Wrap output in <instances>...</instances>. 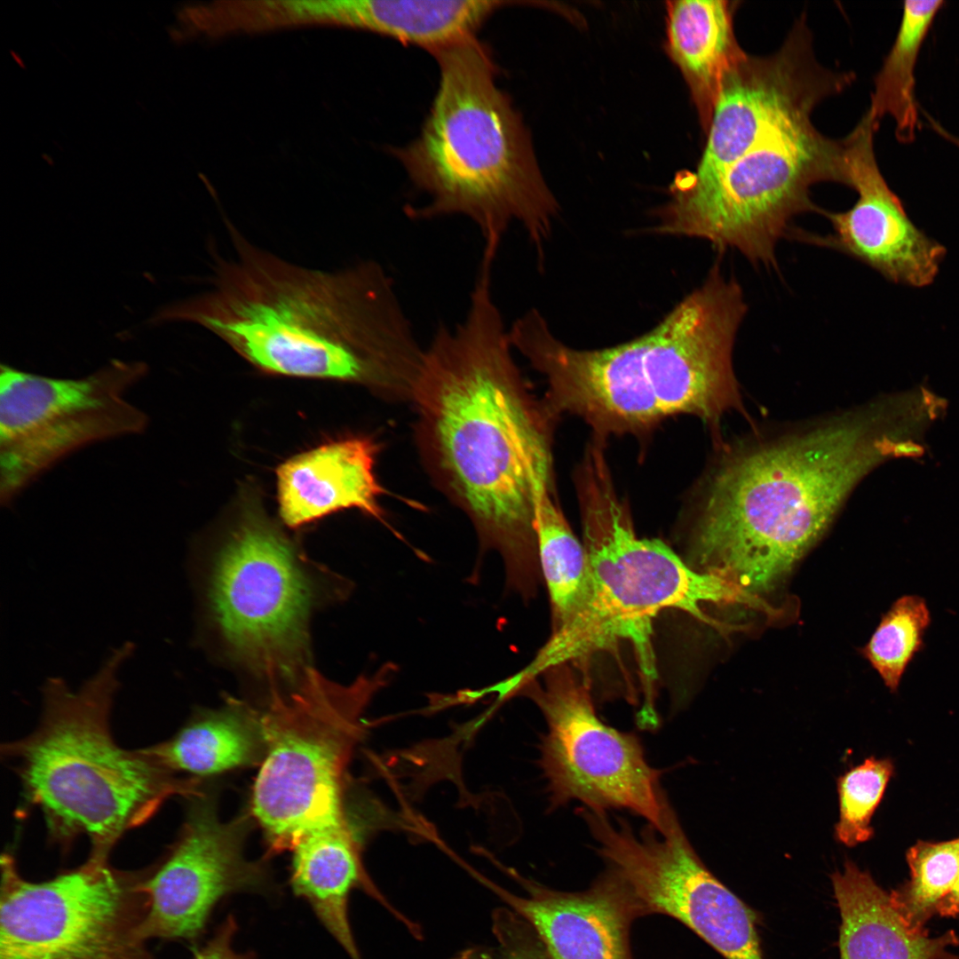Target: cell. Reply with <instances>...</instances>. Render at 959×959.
<instances>
[{
    "instance_id": "ffe728a7",
    "label": "cell",
    "mask_w": 959,
    "mask_h": 959,
    "mask_svg": "<svg viewBox=\"0 0 959 959\" xmlns=\"http://www.w3.org/2000/svg\"><path fill=\"white\" fill-rule=\"evenodd\" d=\"M535 533L553 630L534 662L546 669L577 658L591 612L593 588L585 548L572 531L556 494L537 495Z\"/></svg>"
},
{
    "instance_id": "8992f818",
    "label": "cell",
    "mask_w": 959,
    "mask_h": 959,
    "mask_svg": "<svg viewBox=\"0 0 959 959\" xmlns=\"http://www.w3.org/2000/svg\"><path fill=\"white\" fill-rule=\"evenodd\" d=\"M125 641L113 648L79 688L50 677L41 688L38 725L1 747L28 804L41 811L52 841L65 848L85 836L90 855L108 858L129 830L147 822L173 797L200 794L201 780L169 771L143 749L114 739L110 717L133 655Z\"/></svg>"
},
{
    "instance_id": "9c48e42d",
    "label": "cell",
    "mask_w": 959,
    "mask_h": 959,
    "mask_svg": "<svg viewBox=\"0 0 959 959\" xmlns=\"http://www.w3.org/2000/svg\"><path fill=\"white\" fill-rule=\"evenodd\" d=\"M821 181L844 184L843 139L820 133L811 120L779 130L696 189L670 188L656 212L654 231L706 240L724 251L776 266L775 250L789 221L820 212L810 188Z\"/></svg>"
},
{
    "instance_id": "d6986e66",
    "label": "cell",
    "mask_w": 959,
    "mask_h": 959,
    "mask_svg": "<svg viewBox=\"0 0 959 959\" xmlns=\"http://www.w3.org/2000/svg\"><path fill=\"white\" fill-rule=\"evenodd\" d=\"M831 882L841 918L839 959H959L949 951L959 945L955 931L931 937L913 929L890 893L853 861L845 860Z\"/></svg>"
},
{
    "instance_id": "4fadbf2b",
    "label": "cell",
    "mask_w": 959,
    "mask_h": 959,
    "mask_svg": "<svg viewBox=\"0 0 959 959\" xmlns=\"http://www.w3.org/2000/svg\"><path fill=\"white\" fill-rule=\"evenodd\" d=\"M535 677L542 683L519 678L512 694L531 698L546 720L539 760L551 807L578 800L592 811L624 809L662 832L671 806L639 739L598 718L589 684L568 662Z\"/></svg>"
},
{
    "instance_id": "5bb4252c",
    "label": "cell",
    "mask_w": 959,
    "mask_h": 959,
    "mask_svg": "<svg viewBox=\"0 0 959 959\" xmlns=\"http://www.w3.org/2000/svg\"><path fill=\"white\" fill-rule=\"evenodd\" d=\"M852 73L836 72L815 59L810 32L799 20L775 53L747 55L725 75L694 172L676 178L672 188L696 189L765 139L787 126L810 121L817 105L842 91Z\"/></svg>"
},
{
    "instance_id": "7c38bea8",
    "label": "cell",
    "mask_w": 959,
    "mask_h": 959,
    "mask_svg": "<svg viewBox=\"0 0 959 959\" xmlns=\"http://www.w3.org/2000/svg\"><path fill=\"white\" fill-rule=\"evenodd\" d=\"M314 586L287 539L262 520L243 523L208 581L212 620L242 663L272 680L298 682L308 666Z\"/></svg>"
},
{
    "instance_id": "e0dca14e",
    "label": "cell",
    "mask_w": 959,
    "mask_h": 959,
    "mask_svg": "<svg viewBox=\"0 0 959 959\" xmlns=\"http://www.w3.org/2000/svg\"><path fill=\"white\" fill-rule=\"evenodd\" d=\"M511 874L527 895L476 876L533 928L551 959H633L630 931L644 915L614 871L607 868L580 892L553 890Z\"/></svg>"
},
{
    "instance_id": "4316f807",
    "label": "cell",
    "mask_w": 959,
    "mask_h": 959,
    "mask_svg": "<svg viewBox=\"0 0 959 959\" xmlns=\"http://www.w3.org/2000/svg\"><path fill=\"white\" fill-rule=\"evenodd\" d=\"M931 622V611L925 599L917 595H903L882 616L862 649L891 692L898 690L908 665L923 650Z\"/></svg>"
},
{
    "instance_id": "52a82bcc",
    "label": "cell",
    "mask_w": 959,
    "mask_h": 959,
    "mask_svg": "<svg viewBox=\"0 0 959 959\" xmlns=\"http://www.w3.org/2000/svg\"><path fill=\"white\" fill-rule=\"evenodd\" d=\"M583 543L593 600L579 658L625 641L640 671L643 702L638 716L657 717V669L653 623L667 608L684 611L717 629H739L707 616L703 603H739L766 611L757 596L716 575L690 567L660 539L639 538L625 499L616 491L605 447L589 444L575 470Z\"/></svg>"
},
{
    "instance_id": "30bf717a",
    "label": "cell",
    "mask_w": 959,
    "mask_h": 959,
    "mask_svg": "<svg viewBox=\"0 0 959 959\" xmlns=\"http://www.w3.org/2000/svg\"><path fill=\"white\" fill-rule=\"evenodd\" d=\"M1 873L0 959H154L140 935L146 876L91 855L74 869L31 882L4 853Z\"/></svg>"
},
{
    "instance_id": "8fae6325",
    "label": "cell",
    "mask_w": 959,
    "mask_h": 959,
    "mask_svg": "<svg viewBox=\"0 0 959 959\" xmlns=\"http://www.w3.org/2000/svg\"><path fill=\"white\" fill-rule=\"evenodd\" d=\"M148 371L143 361L114 359L79 378L0 367V502L69 454L90 444L141 433L147 415L126 392Z\"/></svg>"
},
{
    "instance_id": "3957f363",
    "label": "cell",
    "mask_w": 959,
    "mask_h": 959,
    "mask_svg": "<svg viewBox=\"0 0 959 959\" xmlns=\"http://www.w3.org/2000/svg\"><path fill=\"white\" fill-rule=\"evenodd\" d=\"M923 424L896 394L860 414L725 462L695 487L690 556L699 570L767 591L823 534L879 464L924 453Z\"/></svg>"
},
{
    "instance_id": "9a60e30c",
    "label": "cell",
    "mask_w": 959,
    "mask_h": 959,
    "mask_svg": "<svg viewBox=\"0 0 959 959\" xmlns=\"http://www.w3.org/2000/svg\"><path fill=\"white\" fill-rule=\"evenodd\" d=\"M187 799L178 839L162 865L141 884L147 899L140 925L144 940L197 938L222 899L269 888L264 864L248 860L244 853L249 817L221 820L216 802L204 791Z\"/></svg>"
},
{
    "instance_id": "7a4b0ae2",
    "label": "cell",
    "mask_w": 959,
    "mask_h": 959,
    "mask_svg": "<svg viewBox=\"0 0 959 959\" xmlns=\"http://www.w3.org/2000/svg\"><path fill=\"white\" fill-rule=\"evenodd\" d=\"M223 219L231 250L213 254L208 288L162 308L155 323L196 324L263 371L358 383L410 401L424 347L384 266H304Z\"/></svg>"
},
{
    "instance_id": "f546056e",
    "label": "cell",
    "mask_w": 959,
    "mask_h": 959,
    "mask_svg": "<svg viewBox=\"0 0 959 959\" xmlns=\"http://www.w3.org/2000/svg\"><path fill=\"white\" fill-rule=\"evenodd\" d=\"M236 931L235 918L229 915L193 959H253L250 955L238 953L233 947V939Z\"/></svg>"
},
{
    "instance_id": "ac0fdd59",
    "label": "cell",
    "mask_w": 959,
    "mask_h": 959,
    "mask_svg": "<svg viewBox=\"0 0 959 959\" xmlns=\"http://www.w3.org/2000/svg\"><path fill=\"white\" fill-rule=\"evenodd\" d=\"M378 447L356 436L325 443L277 470L280 515L298 527L340 510L355 508L383 521L384 493L374 472Z\"/></svg>"
},
{
    "instance_id": "484cf974",
    "label": "cell",
    "mask_w": 959,
    "mask_h": 959,
    "mask_svg": "<svg viewBox=\"0 0 959 959\" xmlns=\"http://www.w3.org/2000/svg\"><path fill=\"white\" fill-rule=\"evenodd\" d=\"M907 861L909 880L890 895L904 920L923 931L959 875V837L940 843L918 841L908 850Z\"/></svg>"
},
{
    "instance_id": "5b68a950",
    "label": "cell",
    "mask_w": 959,
    "mask_h": 959,
    "mask_svg": "<svg viewBox=\"0 0 959 959\" xmlns=\"http://www.w3.org/2000/svg\"><path fill=\"white\" fill-rule=\"evenodd\" d=\"M439 83L417 137L391 153L426 197L413 218L460 216L497 248L519 225L540 258L559 206L487 44L472 37L432 53Z\"/></svg>"
},
{
    "instance_id": "277c9868",
    "label": "cell",
    "mask_w": 959,
    "mask_h": 959,
    "mask_svg": "<svg viewBox=\"0 0 959 959\" xmlns=\"http://www.w3.org/2000/svg\"><path fill=\"white\" fill-rule=\"evenodd\" d=\"M746 312L740 285L717 262L654 328L627 343L573 348L534 308L513 321L509 337L545 378L551 412L577 416L606 441L645 435L678 415L717 428L725 412L741 409L732 357Z\"/></svg>"
},
{
    "instance_id": "f1b7e54d",
    "label": "cell",
    "mask_w": 959,
    "mask_h": 959,
    "mask_svg": "<svg viewBox=\"0 0 959 959\" xmlns=\"http://www.w3.org/2000/svg\"><path fill=\"white\" fill-rule=\"evenodd\" d=\"M502 938L505 946L500 955L475 949L463 953L456 959H551L535 931L524 919L521 924H517L512 939L511 935Z\"/></svg>"
},
{
    "instance_id": "2e32d148",
    "label": "cell",
    "mask_w": 959,
    "mask_h": 959,
    "mask_svg": "<svg viewBox=\"0 0 959 959\" xmlns=\"http://www.w3.org/2000/svg\"><path fill=\"white\" fill-rule=\"evenodd\" d=\"M879 123L868 111L843 139L844 185L858 194L845 211L820 214L830 222L826 237L797 234L852 256L887 280L921 288L936 278L946 248L918 228L885 181L876 162L874 136Z\"/></svg>"
},
{
    "instance_id": "44dd1931",
    "label": "cell",
    "mask_w": 959,
    "mask_h": 959,
    "mask_svg": "<svg viewBox=\"0 0 959 959\" xmlns=\"http://www.w3.org/2000/svg\"><path fill=\"white\" fill-rule=\"evenodd\" d=\"M291 851L294 893L308 902L351 959H361L349 921L350 894L361 888L387 903L364 868L361 846L349 820L307 835Z\"/></svg>"
},
{
    "instance_id": "83f0119b",
    "label": "cell",
    "mask_w": 959,
    "mask_h": 959,
    "mask_svg": "<svg viewBox=\"0 0 959 959\" xmlns=\"http://www.w3.org/2000/svg\"><path fill=\"white\" fill-rule=\"evenodd\" d=\"M892 772L889 759L869 757L838 778L839 820L835 836L839 843L852 847L872 837L870 820Z\"/></svg>"
},
{
    "instance_id": "d4e9b609",
    "label": "cell",
    "mask_w": 959,
    "mask_h": 959,
    "mask_svg": "<svg viewBox=\"0 0 959 959\" xmlns=\"http://www.w3.org/2000/svg\"><path fill=\"white\" fill-rule=\"evenodd\" d=\"M943 4L940 0L904 3L895 40L875 78L868 110L878 123L885 115L892 117L902 143L913 141L918 128L915 70L921 46Z\"/></svg>"
},
{
    "instance_id": "603a6c76",
    "label": "cell",
    "mask_w": 959,
    "mask_h": 959,
    "mask_svg": "<svg viewBox=\"0 0 959 959\" xmlns=\"http://www.w3.org/2000/svg\"><path fill=\"white\" fill-rule=\"evenodd\" d=\"M176 774L202 780L261 764L266 742L260 712L234 700L197 712L172 737L143 748Z\"/></svg>"
},
{
    "instance_id": "cb8c5ba5",
    "label": "cell",
    "mask_w": 959,
    "mask_h": 959,
    "mask_svg": "<svg viewBox=\"0 0 959 959\" xmlns=\"http://www.w3.org/2000/svg\"><path fill=\"white\" fill-rule=\"evenodd\" d=\"M509 0H351L350 28L376 33L430 52L476 37Z\"/></svg>"
},
{
    "instance_id": "7402d4cb",
    "label": "cell",
    "mask_w": 959,
    "mask_h": 959,
    "mask_svg": "<svg viewBox=\"0 0 959 959\" xmlns=\"http://www.w3.org/2000/svg\"><path fill=\"white\" fill-rule=\"evenodd\" d=\"M738 4L725 0L667 4L669 52L684 75L706 133L725 75L747 55L733 30Z\"/></svg>"
},
{
    "instance_id": "ba28073f",
    "label": "cell",
    "mask_w": 959,
    "mask_h": 959,
    "mask_svg": "<svg viewBox=\"0 0 959 959\" xmlns=\"http://www.w3.org/2000/svg\"><path fill=\"white\" fill-rule=\"evenodd\" d=\"M396 670L387 663L343 686L309 667L290 693H273L260 712L266 752L250 803L270 852L348 821L345 779L363 713Z\"/></svg>"
},
{
    "instance_id": "4dcf8cb0",
    "label": "cell",
    "mask_w": 959,
    "mask_h": 959,
    "mask_svg": "<svg viewBox=\"0 0 959 959\" xmlns=\"http://www.w3.org/2000/svg\"><path fill=\"white\" fill-rule=\"evenodd\" d=\"M937 914L941 916L959 915V875L947 895L940 900Z\"/></svg>"
},
{
    "instance_id": "6da1fadb",
    "label": "cell",
    "mask_w": 959,
    "mask_h": 959,
    "mask_svg": "<svg viewBox=\"0 0 959 959\" xmlns=\"http://www.w3.org/2000/svg\"><path fill=\"white\" fill-rule=\"evenodd\" d=\"M495 300L477 274L467 311L424 347L410 402L424 466L472 521L481 551L502 558L506 589L526 599L541 575L535 504L556 493L558 419L528 387Z\"/></svg>"
}]
</instances>
